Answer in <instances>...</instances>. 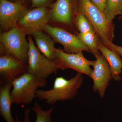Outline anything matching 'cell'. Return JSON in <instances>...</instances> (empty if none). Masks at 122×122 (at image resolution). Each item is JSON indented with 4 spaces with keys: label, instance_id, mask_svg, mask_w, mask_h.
Instances as JSON below:
<instances>
[{
    "label": "cell",
    "instance_id": "15",
    "mask_svg": "<svg viewBox=\"0 0 122 122\" xmlns=\"http://www.w3.org/2000/svg\"><path fill=\"white\" fill-rule=\"evenodd\" d=\"M12 83H5L0 88V114L6 122H16L11 113V90Z\"/></svg>",
    "mask_w": 122,
    "mask_h": 122
},
{
    "label": "cell",
    "instance_id": "14",
    "mask_svg": "<svg viewBox=\"0 0 122 122\" xmlns=\"http://www.w3.org/2000/svg\"><path fill=\"white\" fill-rule=\"evenodd\" d=\"M32 35L38 48L42 54L50 61H54L56 49L54 40L42 30L37 31Z\"/></svg>",
    "mask_w": 122,
    "mask_h": 122
},
{
    "label": "cell",
    "instance_id": "11",
    "mask_svg": "<svg viewBox=\"0 0 122 122\" xmlns=\"http://www.w3.org/2000/svg\"><path fill=\"white\" fill-rule=\"evenodd\" d=\"M28 65L11 55L5 54L0 57V75L5 83H12L27 72Z\"/></svg>",
    "mask_w": 122,
    "mask_h": 122
},
{
    "label": "cell",
    "instance_id": "17",
    "mask_svg": "<svg viewBox=\"0 0 122 122\" xmlns=\"http://www.w3.org/2000/svg\"><path fill=\"white\" fill-rule=\"evenodd\" d=\"M122 13V0H107L104 14L109 22L112 23L116 16Z\"/></svg>",
    "mask_w": 122,
    "mask_h": 122
},
{
    "label": "cell",
    "instance_id": "18",
    "mask_svg": "<svg viewBox=\"0 0 122 122\" xmlns=\"http://www.w3.org/2000/svg\"><path fill=\"white\" fill-rule=\"evenodd\" d=\"M32 109L36 114L35 122H53L52 114L54 110L53 107L46 110H44L39 103L36 102Z\"/></svg>",
    "mask_w": 122,
    "mask_h": 122
},
{
    "label": "cell",
    "instance_id": "12",
    "mask_svg": "<svg viewBox=\"0 0 122 122\" xmlns=\"http://www.w3.org/2000/svg\"><path fill=\"white\" fill-rule=\"evenodd\" d=\"M51 19L55 22L69 25L72 22V9L70 0H56L50 11Z\"/></svg>",
    "mask_w": 122,
    "mask_h": 122
},
{
    "label": "cell",
    "instance_id": "21",
    "mask_svg": "<svg viewBox=\"0 0 122 122\" xmlns=\"http://www.w3.org/2000/svg\"><path fill=\"white\" fill-rule=\"evenodd\" d=\"M107 48L113 50L117 53L118 54L122 57V46L117 45L113 43L112 42H110L106 46Z\"/></svg>",
    "mask_w": 122,
    "mask_h": 122
},
{
    "label": "cell",
    "instance_id": "10",
    "mask_svg": "<svg viewBox=\"0 0 122 122\" xmlns=\"http://www.w3.org/2000/svg\"><path fill=\"white\" fill-rule=\"evenodd\" d=\"M95 57L96 60L91 77L93 81V89L98 92L100 97H102L105 95L109 81L112 78L111 70L102 55L100 53Z\"/></svg>",
    "mask_w": 122,
    "mask_h": 122
},
{
    "label": "cell",
    "instance_id": "2",
    "mask_svg": "<svg viewBox=\"0 0 122 122\" xmlns=\"http://www.w3.org/2000/svg\"><path fill=\"white\" fill-rule=\"evenodd\" d=\"M80 13L87 18L102 43L105 46L112 42L114 26L109 22L105 14L90 0H79Z\"/></svg>",
    "mask_w": 122,
    "mask_h": 122
},
{
    "label": "cell",
    "instance_id": "8",
    "mask_svg": "<svg viewBox=\"0 0 122 122\" xmlns=\"http://www.w3.org/2000/svg\"><path fill=\"white\" fill-rule=\"evenodd\" d=\"M43 30L55 41L61 44L64 48L63 50L67 53H77L83 51L90 52L78 36L72 34L64 29L47 24Z\"/></svg>",
    "mask_w": 122,
    "mask_h": 122
},
{
    "label": "cell",
    "instance_id": "5",
    "mask_svg": "<svg viewBox=\"0 0 122 122\" xmlns=\"http://www.w3.org/2000/svg\"><path fill=\"white\" fill-rule=\"evenodd\" d=\"M28 39L29 46L27 72L39 78L46 79L56 72L58 69L56 63L41 53L30 36Z\"/></svg>",
    "mask_w": 122,
    "mask_h": 122
},
{
    "label": "cell",
    "instance_id": "23",
    "mask_svg": "<svg viewBox=\"0 0 122 122\" xmlns=\"http://www.w3.org/2000/svg\"><path fill=\"white\" fill-rule=\"evenodd\" d=\"M32 7L33 8L45 7L48 2V0H31Z\"/></svg>",
    "mask_w": 122,
    "mask_h": 122
},
{
    "label": "cell",
    "instance_id": "20",
    "mask_svg": "<svg viewBox=\"0 0 122 122\" xmlns=\"http://www.w3.org/2000/svg\"><path fill=\"white\" fill-rule=\"evenodd\" d=\"M96 7L104 13L107 0H90Z\"/></svg>",
    "mask_w": 122,
    "mask_h": 122
},
{
    "label": "cell",
    "instance_id": "9",
    "mask_svg": "<svg viewBox=\"0 0 122 122\" xmlns=\"http://www.w3.org/2000/svg\"><path fill=\"white\" fill-rule=\"evenodd\" d=\"M28 11L21 1L0 0V25L1 30L8 31L16 26L18 21Z\"/></svg>",
    "mask_w": 122,
    "mask_h": 122
},
{
    "label": "cell",
    "instance_id": "19",
    "mask_svg": "<svg viewBox=\"0 0 122 122\" xmlns=\"http://www.w3.org/2000/svg\"><path fill=\"white\" fill-rule=\"evenodd\" d=\"M75 22L81 33L95 31L89 21L83 14L80 13L78 14L75 18Z\"/></svg>",
    "mask_w": 122,
    "mask_h": 122
},
{
    "label": "cell",
    "instance_id": "16",
    "mask_svg": "<svg viewBox=\"0 0 122 122\" xmlns=\"http://www.w3.org/2000/svg\"><path fill=\"white\" fill-rule=\"evenodd\" d=\"M78 36L95 56L100 53L98 48V36L95 31L86 33H79Z\"/></svg>",
    "mask_w": 122,
    "mask_h": 122
},
{
    "label": "cell",
    "instance_id": "4",
    "mask_svg": "<svg viewBox=\"0 0 122 122\" xmlns=\"http://www.w3.org/2000/svg\"><path fill=\"white\" fill-rule=\"evenodd\" d=\"M26 35L17 25L1 33L0 41L4 49L1 55L8 54L24 63H28L29 46Z\"/></svg>",
    "mask_w": 122,
    "mask_h": 122
},
{
    "label": "cell",
    "instance_id": "3",
    "mask_svg": "<svg viewBox=\"0 0 122 122\" xmlns=\"http://www.w3.org/2000/svg\"><path fill=\"white\" fill-rule=\"evenodd\" d=\"M11 92L13 103L28 104L36 98V92L39 87H45L47 84L46 79L39 78L26 72L12 82Z\"/></svg>",
    "mask_w": 122,
    "mask_h": 122
},
{
    "label": "cell",
    "instance_id": "7",
    "mask_svg": "<svg viewBox=\"0 0 122 122\" xmlns=\"http://www.w3.org/2000/svg\"><path fill=\"white\" fill-rule=\"evenodd\" d=\"M51 19L50 11L45 7L28 11L18 21L17 26L26 35L42 30Z\"/></svg>",
    "mask_w": 122,
    "mask_h": 122
},
{
    "label": "cell",
    "instance_id": "24",
    "mask_svg": "<svg viewBox=\"0 0 122 122\" xmlns=\"http://www.w3.org/2000/svg\"><path fill=\"white\" fill-rule=\"evenodd\" d=\"M119 18H120V20H122V14L120 15V16Z\"/></svg>",
    "mask_w": 122,
    "mask_h": 122
},
{
    "label": "cell",
    "instance_id": "13",
    "mask_svg": "<svg viewBox=\"0 0 122 122\" xmlns=\"http://www.w3.org/2000/svg\"><path fill=\"white\" fill-rule=\"evenodd\" d=\"M99 50L107 61L112 73V78L115 81L121 80L120 76L122 70V61L120 55L115 51L111 49L102 43L98 44Z\"/></svg>",
    "mask_w": 122,
    "mask_h": 122
},
{
    "label": "cell",
    "instance_id": "6",
    "mask_svg": "<svg viewBox=\"0 0 122 122\" xmlns=\"http://www.w3.org/2000/svg\"><path fill=\"white\" fill-rule=\"evenodd\" d=\"M54 61L56 63L58 69L64 70L71 68L91 78L93 71L91 66H93L95 62V61H90L86 59L82 52L69 54L56 48L55 49Z\"/></svg>",
    "mask_w": 122,
    "mask_h": 122
},
{
    "label": "cell",
    "instance_id": "22",
    "mask_svg": "<svg viewBox=\"0 0 122 122\" xmlns=\"http://www.w3.org/2000/svg\"><path fill=\"white\" fill-rule=\"evenodd\" d=\"M30 109H26L24 112V119L23 121H20L17 115H16L15 120L16 122H32L30 119L29 114L30 112Z\"/></svg>",
    "mask_w": 122,
    "mask_h": 122
},
{
    "label": "cell",
    "instance_id": "1",
    "mask_svg": "<svg viewBox=\"0 0 122 122\" xmlns=\"http://www.w3.org/2000/svg\"><path fill=\"white\" fill-rule=\"evenodd\" d=\"M82 74L77 72L76 76L69 80L62 77L56 78L52 89L37 90L36 98L45 100L46 103L51 105H54L57 101L72 99L76 96L83 83Z\"/></svg>",
    "mask_w": 122,
    "mask_h": 122
}]
</instances>
